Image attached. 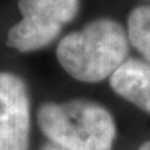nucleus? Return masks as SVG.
<instances>
[{
    "mask_svg": "<svg viewBox=\"0 0 150 150\" xmlns=\"http://www.w3.org/2000/svg\"><path fill=\"white\" fill-rule=\"evenodd\" d=\"M128 39L114 20L99 18L61 39L57 60L68 74L82 82H100L125 63Z\"/></svg>",
    "mask_w": 150,
    "mask_h": 150,
    "instance_id": "obj_1",
    "label": "nucleus"
},
{
    "mask_svg": "<svg viewBox=\"0 0 150 150\" xmlns=\"http://www.w3.org/2000/svg\"><path fill=\"white\" fill-rule=\"evenodd\" d=\"M38 122L54 145L65 150H112L115 124L96 103H46L38 111Z\"/></svg>",
    "mask_w": 150,
    "mask_h": 150,
    "instance_id": "obj_2",
    "label": "nucleus"
},
{
    "mask_svg": "<svg viewBox=\"0 0 150 150\" xmlns=\"http://www.w3.org/2000/svg\"><path fill=\"white\" fill-rule=\"evenodd\" d=\"M22 20L13 25L7 46L21 53L46 47L79 10V0H18Z\"/></svg>",
    "mask_w": 150,
    "mask_h": 150,
    "instance_id": "obj_3",
    "label": "nucleus"
},
{
    "mask_svg": "<svg viewBox=\"0 0 150 150\" xmlns=\"http://www.w3.org/2000/svg\"><path fill=\"white\" fill-rule=\"evenodd\" d=\"M31 131L29 96L16 74L0 72V150H28Z\"/></svg>",
    "mask_w": 150,
    "mask_h": 150,
    "instance_id": "obj_4",
    "label": "nucleus"
},
{
    "mask_svg": "<svg viewBox=\"0 0 150 150\" xmlns=\"http://www.w3.org/2000/svg\"><path fill=\"white\" fill-rule=\"evenodd\" d=\"M114 92L150 112V65L138 60L125 61L110 76Z\"/></svg>",
    "mask_w": 150,
    "mask_h": 150,
    "instance_id": "obj_5",
    "label": "nucleus"
},
{
    "mask_svg": "<svg viewBox=\"0 0 150 150\" xmlns=\"http://www.w3.org/2000/svg\"><path fill=\"white\" fill-rule=\"evenodd\" d=\"M131 43L150 61V6H139L128 17Z\"/></svg>",
    "mask_w": 150,
    "mask_h": 150,
    "instance_id": "obj_6",
    "label": "nucleus"
},
{
    "mask_svg": "<svg viewBox=\"0 0 150 150\" xmlns=\"http://www.w3.org/2000/svg\"><path fill=\"white\" fill-rule=\"evenodd\" d=\"M43 150H65L64 147H61L59 145H54V143H50V145H46L43 147Z\"/></svg>",
    "mask_w": 150,
    "mask_h": 150,
    "instance_id": "obj_7",
    "label": "nucleus"
},
{
    "mask_svg": "<svg viewBox=\"0 0 150 150\" xmlns=\"http://www.w3.org/2000/svg\"><path fill=\"white\" fill-rule=\"evenodd\" d=\"M139 150H150V142H146V143H143V145L140 146Z\"/></svg>",
    "mask_w": 150,
    "mask_h": 150,
    "instance_id": "obj_8",
    "label": "nucleus"
}]
</instances>
